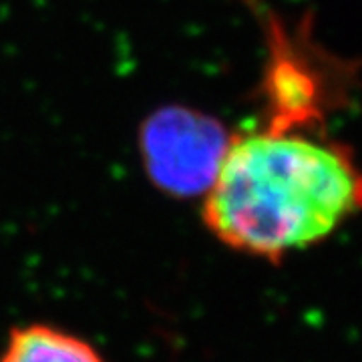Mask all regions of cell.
Segmentation results:
<instances>
[{
    "mask_svg": "<svg viewBox=\"0 0 362 362\" xmlns=\"http://www.w3.org/2000/svg\"><path fill=\"white\" fill-rule=\"evenodd\" d=\"M362 214V168L342 143L302 131L232 137L202 218L223 246L280 262Z\"/></svg>",
    "mask_w": 362,
    "mask_h": 362,
    "instance_id": "cell-1",
    "label": "cell"
},
{
    "mask_svg": "<svg viewBox=\"0 0 362 362\" xmlns=\"http://www.w3.org/2000/svg\"><path fill=\"white\" fill-rule=\"evenodd\" d=\"M232 141L220 119L185 105H165L141 123L139 153L149 181L180 199L206 195Z\"/></svg>",
    "mask_w": 362,
    "mask_h": 362,
    "instance_id": "cell-2",
    "label": "cell"
},
{
    "mask_svg": "<svg viewBox=\"0 0 362 362\" xmlns=\"http://www.w3.org/2000/svg\"><path fill=\"white\" fill-rule=\"evenodd\" d=\"M270 65L264 78V95L270 129L310 131L320 125L326 109L322 73L286 42L280 25H272Z\"/></svg>",
    "mask_w": 362,
    "mask_h": 362,
    "instance_id": "cell-3",
    "label": "cell"
},
{
    "mask_svg": "<svg viewBox=\"0 0 362 362\" xmlns=\"http://www.w3.org/2000/svg\"><path fill=\"white\" fill-rule=\"evenodd\" d=\"M0 362H105L87 340L51 324L14 328Z\"/></svg>",
    "mask_w": 362,
    "mask_h": 362,
    "instance_id": "cell-4",
    "label": "cell"
}]
</instances>
